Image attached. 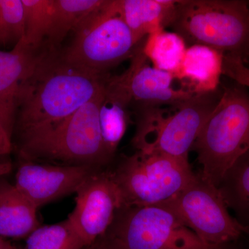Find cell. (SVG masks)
I'll return each mask as SVG.
<instances>
[{
  "label": "cell",
  "instance_id": "1",
  "mask_svg": "<svg viewBox=\"0 0 249 249\" xmlns=\"http://www.w3.org/2000/svg\"><path fill=\"white\" fill-rule=\"evenodd\" d=\"M111 75L69 63L58 51L46 49L18 101L14 139L57 124L89 102Z\"/></svg>",
  "mask_w": 249,
  "mask_h": 249
},
{
  "label": "cell",
  "instance_id": "2",
  "mask_svg": "<svg viewBox=\"0 0 249 249\" xmlns=\"http://www.w3.org/2000/svg\"><path fill=\"white\" fill-rule=\"evenodd\" d=\"M106 85L66 119L14 139L18 160L106 169L111 159L101 138L99 110Z\"/></svg>",
  "mask_w": 249,
  "mask_h": 249
},
{
  "label": "cell",
  "instance_id": "3",
  "mask_svg": "<svg viewBox=\"0 0 249 249\" xmlns=\"http://www.w3.org/2000/svg\"><path fill=\"white\" fill-rule=\"evenodd\" d=\"M232 82L223 87L219 101L192 149L201 166L199 174L216 187L249 150V90Z\"/></svg>",
  "mask_w": 249,
  "mask_h": 249
},
{
  "label": "cell",
  "instance_id": "4",
  "mask_svg": "<svg viewBox=\"0 0 249 249\" xmlns=\"http://www.w3.org/2000/svg\"><path fill=\"white\" fill-rule=\"evenodd\" d=\"M189 46L200 45L249 60V3L178 0L170 27Z\"/></svg>",
  "mask_w": 249,
  "mask_h": 249
},
{
  "label": "cell",
  "instance_id": "5",
  "mask_svg": "<svg viewBox=\"0 0 249 249\" xmlns=\"http://www.w3.org/2000/svg\"><path fill=\"white\" fill-rule=\"evenodd\" d=\"M222 89L196 93L172 109L145 107L133 145L137 151L165 154L188 160L195 142L220 98Z\"/></svg>",
  "mask_w": 249,
  "mask_h": 249
},
{
  "label": "cell",
  "instance_id": "6",
  "mask_svg": "<svg viewBox=\"0 0 249 249\" xmlns=\"http://www.w3.org/2000/svg\"><path fill=\"white\" fill-rule=\"evenodd\" d=\"M73 33L71 44L58 51L60 57L100 75L108 74L113 67L132 58L139 44L116 13L114 0H105Z\"/></svg>",
  "mask_w": 249,
  "mask_h": 249
},
{
  "label": "cell",
  "instance_id": "7",
  "mask_svg": "<svg viewBox=\"0 0 249 249\" xmlns=\"http://www.w3.org/2000/svg\"><path fill=\"white\" fill-rule=\"evenodd\" d=\"M103 237L111 249H216L162 204L122 208Z\"/></svg>",
  "mask_w": 249,
  "mask_h": 249
},
{
  "label": "cell",
  "instance_id": "8",
  "mask_svg": "<svg viewBox=\"0 0 249 249\" xmlns=\"http://www.w3.org/2000/svg\"><path fill=\"white\" fill-rule=\"evenodd\" d=\"M110 171L120 190L124 207L163 204L196 177L188 160L157 152L137 151L123 158Z\"/></svg>",
  "mask_w": 249,
  "mask_h": 249
},
{
  "label": "cell",
  "instance_id": "9",
  "mask_svg": "<svg viewBox=\"0 0 249 249\" xmlns=\"http://www.w3.org/2000/svg\"><path fill=\"white\" fill-rule=\"evenodd\" d=\"M161 204L212 248L227 249L228 245L249 232V228L229 213L217 187L200 174L177 196Z\"/></svg>",
  "mask_w": 249,
  "mask_h": 249
},
{
  "label": "cell",
  "instance_id": "10",
  "mask_svg": "<svg viewBox=\"0 0 249 249\" xmlns=\"http://www.w3.org/2000/svg\"><path fill=\"white\" fill-rule=\"evenodd\" d=\"M76 195L74 209L67 218L85 246L89 245L106 234L116 213L124 207V200L107 169L88 178Z\"/></svg>",
  "mask_w": 249,
  "mask_h": 249
},
{
  "label": "cell",
  "instance_id": "11",
  "mask_svg": "<svg viewBox=\"0 0 249 249\" xmlns=\"http://www.w3.org/2000/svg\"><path fill=\"white\" fill-rule=\"evenodd\" d=\"M101 170L89 166L18 160L14 185L39 209L76 193L88 178Z\"/></svg>",
  "mask_w": 249,
  "mask_h": 249
},
{
  "label": "cell",
  "instance_id": "12",
  "mask_svg": "<svg viewBox=\"0 0 249 249\" xmlns=\"http://www.w3.org/2000/svg\"><path fill=\"white\" fill-rule=\"evenodd\" d=\"M144 40L139 42L130 58L128 69L122 74L113 76L130 102L141 103L142 108L175 107L196 94L183 88L175 89L173 74L150 65L142 50Z\"/></svg>",
  "mask_w": 249,
  "mask_h": 249
},
{
  "label": "cell",
  "instance_id": "13",
  "mask_svg": "<svg viewBox=\"0 0 249 249\" xmlns=\"http://www.w3.org/2000/svg\"><path fill=\"white\" fill-rule=\"evenodd\" d=\"M177 0H114L116 13L138 43L157 31L169 27Z\"/></svg>",
  "mask_w": 249,
  "mask_h": 249
},
{
  "label": "cell",
  "instance_id": "14",
  "mask_svg": "<svg viewBox=\"0 0 249 249\" xmlns=\"http://www.w3.org/2000/svg\"><path fill=\"white\" fill-rule=\"evenodd\" d=\"M45 49L37 52L23 40L9 52L0 50V101L18 108L19 93L32 76Z\"/></svg>",
  "mask_w": 249,
  "mask_h": 249
},
{
  "label": "cell",
  "instance_id": "15",
  "mask_svg": "<svg viewBox=\"0 0 249 249\" xmlns=\"http://www.w3.org/2000/svg\"><path fill=\"white\" fill-rule=\"evenodd\" d=\"M37 209L14 183L0 178V237L27 238L40 226Z\"/></svg>",
  "mask_w": 249,
  "mask_h": 249
},
{
  "label": "cell",
  "instance_id": "16",
  "mask_svg": "<svg viewBox=\"0 0 249 249\" xmlns=\"http://www.w3.org/2000/svg\"><path fill=\"white\" fill-rule=\"evenodd\" d=\"M223 55L222 52L207 46H189L179 70L174 76L185 80L188 85L187 89L192 92L216 91L222 75Z\"/></svg>",
  "mask_w": 249,
  "mask_h": 249
},
{
  "label": "cell",
  "instance_id": "17",
  "mask_svg": "<svg viewBox=\"0 0 249 249\" xmlns=\"http://www.w3.org/2000/svg\"><path fill=\"white\" fill-rule=\"evenodd\" d=\"M129 104L128 99L111 84L109 78L100 107L99 124L105 150L111 160L127 130L128 116L126 109Z\"/></svg>",
  "mask_w": 249,
  "mask_h": 249
},
{
  "label": "cell",
  "instance_id": "18",
  "mask_svg": "<svg viewBox=\"0 0 249 249\" xmlns=\"http://www.w3.org/2000/svg\"><path fill=\"white\" fill-rule=\"evenodd\" d=\"M105 0H53L52 27L45 47L51 52L60 51L67 35L102 6Z\"/></svg>",
  "mask_w": 249,
  "mask_h": 249
},
{
  "label": "cell",
  "instance_id": "19",
  "mask_svg": "<svg viewBox=\"0 0 249 249\" xmlns=\"http://www.w3.org/2000/svg\"><path fill=\"white\" fill-rule=\"evenodd\" d=\"M217 188L237 220L249 229V150L229 168Z\"/></svg>",
  "mask_w": 249,
  "mask_h": 249
},
{
  "label": "cell",
  "instance_id": "20",
  "mask_svg": "<svg viewBox=\"0 0 249 249\" xmlns=\"http://www.w3.org/2000/svg\"><path fill=\"white\" fill-rule=\"evenodd\" d=\"M187 47L178 34L163 29L145 37L142 50L152 66L175 76L182 64Z\"/></svg>",
  "mask_w": 249,
  "mask_h": 249
},
{
  "label": "cell",
  "instance_id": "21",
  "mask_svg": "<svg viewBox=\"0 0 249 249\" xmlns=\"http://www.w3.org/2000/svg\"><path fill=\"white\" fill-rule=\"evenodd\" d=\"M25 33L23 40L31 48L40 52L45 49L52 18L53 0H22Z\"/></svg>",
  "mask_w": 249,
  "mask_h": 249
},
{
  "label": "cell",
  "instance_id": "22",
  "mask_svg": "<svg viewBox=\"0 0 249 249\" xmlns=\"http://www.w3.org/2000/svg\"><path fill=\"white\" fill-rule=\"evenodd\" d=\"M85 247L67 218L57 224L37 228L26 238L22 249H82Z\"/></svg>",
  "mask_w": 249,
  "mask_h": 249
},
{
  "label": "cell",
  "instance_id": "23",
  "mask_svg": "<svg viewBox=\"0 0 249 249\" xmlns=\"http://www.w3.org/2000/svg\"><path fill=\"white\" fill-rule=\"evenodd\" d=\"M25 33L22 0H0V47L15 46Z\"/></svg>",
  "mask_w": 249,
  "mask_h": 249
},
{
  "label": "cell",
  "instance_id": "24",
  "mask_svg": "<svg viewBox=\"0 0 249 249\" xmlns=\"http://www.w3.org/2000/svg\"><path fill=\"white\" fill-rule=\"evenodd\" d=\"M17 109L0 101V162L14 152V132Z\"/></svg>",
  "mask_w": 249,
  "mask_h": 249
},
{
  "label": "cell",
  "instance_id": "25",
  "mask_svg": "<svg viewBox=\"0 0 249 249\" xmlns=\"http://www.w3.org/2000/svg\"><path fill=\"white\" fill-rule=\"evenodd\" d=\"M82 249H111L108 247L107 244L106 243L103 236L99 237L98 240L94 241L92 243L89 245L85 246Z\"/></svg>",
  "mask_w": 249,
  "mask_h": 249
},
{
  "label": "cell",
  "instance_id": "26",
  "mask_svg": "<svg viewBox=\"0 0 249 249\" xmlns=\"http://www.w3.org/2000/svg\"><path fill=\"white\" fill-rule=\"evenodd\" d=\"M14 169L13 163L9 160L0 162V178L9 175Z\"/></svg>",
  "mask_w": 249,
  "mask_h": 249
},
{
  "label": "cell",
  "instance_id": "27",
  "mask_svg": "<svg viewBox=\"0 0 249 249\" xmlns=\"http://www.w3.org/2000/svg\"><path fill=\"white\" fill-rule=\"evenodd\" d=\"M16 247L13 245L7 239L0 237V249H16Z\"/></svg>",
  "mask_w": 249,
  "mask_h": 249
},
{
  "label": "cell",
  "instance_id": "28",
  "mask_svg": "<svg viewBox=\"0 0 249 249\" xmlns=\"http://www.w3.org/2000/svg\"><path fill=\"white\" fill-rule=\"evenodd\" d=\"M241 83L249 89V70H246L241 77Z\"/></svg>",
  "mask_w": 249,
  "mask_h": 249
},
{
  "label": "cell",
  "instance_id": "29",
  "mask_svg": "<svg viewBox=\"0 0 249 249\" xmlns=\"http://www.w3.org/2000/svg\"><path fill=\"white\" fill-rule=\"evenodd\" d=\"M16 249H18V248H17V247H16Z\"/></svg>",
  "mask_w": 249,
  "mask_h": 249
}]
</instances>
